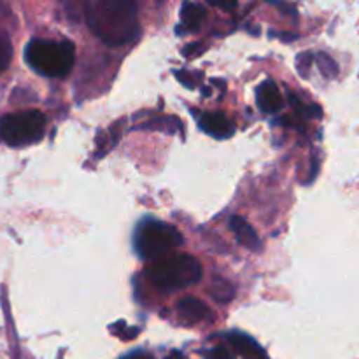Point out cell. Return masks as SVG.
<instances>
[{"mask_svg": "<svg viewBox=\"0 0 359 359\" xmlns=\"http://www.w3.org/2000/svg\"><path fill=\"white\" fill-rule=\"evenodd\" d=\"M86 23L107 46H123L139 35L137 0H88Z\"/></svg>", "mask_w": 359, "mask_h": 359, "instance_id": "obj_1", "label": "cell"}, {"mask_svg": "<svg viewBox=\"0 0 359 359\" xmlns=\"http://www.w3.org/2000/svg\"><path fill=\"white\" fill-rule=\"evenodd\" d=\"M146 276L160 291L174 293L198 283L202 279V265L189 255H170L149 263Z\"/></svg>", "mask_w": 359, "mask_h": 359, "instance_id": "obj_2", "label": "cell"}, {"mask_svg": "<svg viewBox=\"0 0 359 359\" xmlns=\"http://www.w3.org/2000/svg\"><path fill=\"white\" fill-rule=\"evenodd\" d=\"M25 60L44 77H65L76 62V49L69 41L34 39L25 48Z\"/></svg>", "mask_w": 359, "mask_h": 359, "instance_id": "obj_3", "label": "cell"}, {"mask_svg": "<svg viewBox=\"0 0 359 359\" xmlns=\"http://www.w3.org/2000/svg\"><path fill=\"white\" fill-rule=\"evenodd\" d=\"M182 244L181 231L175 226L156 219H146L137 226L133 248L144 262H156L165 256L174 255Z\"/></svg>", "mask_w": 359, "mask_h": 359, "instance_id": "obj_4", "label": "cell"}, {"mask_svg": "<svg viewBox=\"0 0 359 359\" xmlns=\"http://www.w3.org/2000/svg\"><path fill=\"white\" fill-rule=\"evenodd\" d=\"M46 116L41 111L13 112L0 119V139L13 147L30 146L44 135Z\"/></svg>", "mask_w": 359, "mask_h": 359, "instance_id": "obj_5", "label": "cell"}, {"mask_svg": "<svg viewBox=\"0 0 359 359\" xmlns=\"http://www.w3.org/2000/svg\"><path fill=\"white\" fill-rule=\"evenodd\" d=\"M256 102H258V107L266 114H276L284 107V98L273 81H263L259 84L256 90Z\"/></svg>", "mask_w": 359, "mask_h": 359, "instance_id": "obj_6", "label": "cell"}, {"mask_svg": "<svg viewBox=\"0 0 359 359\" xmlns=\"http://www.w3.org/2000/svg\"><path fill=\"white\" fill-rule=\"evenodd\" d=\"M198 125L203 132L216 139H228L235 132L233 123L221 112H205L198 118Z\"/></svg>", "mask_w": 359, "mask_h": 359, "instance_id": "obj_7", "label": "cell"}, {"mask_svg": "<svg viewBox=\"0 0 359 359\" xmlns=\"http://www.w3.org/2000/svg\"><path fill=\"white\" fill-rule=\"evenodd\" d=\"M177 311L186 325H198V323H203L209 318H212L210 309L203 302L196 300V298H184V300H181L177 305Z\"/></svg>", "mask_w": 359, "mask_h": 359, "instance_id": "obj_8", "label": "cell"}, {"mask_svg": "<svg viewBox=\"0 0 359 359\" xmlns=\"http://www.w3.org/2000/svg\"><path fill=\"white\" fill-rule=\"evenodd\" d=\"M228 342L231 344L235 353L241 354L242 359H269L265 351H263L251 337L244 335V333H230V335H228Z\"/></svg>", "mask_w": 359, "mask_h": 359, "instance_id": "obj_9", "label": "cell"}, {"mask_svg": "<svg viewBox=\"0 0 359 359\" xmlns=\"http://www.w3.org/2000/svg\"><path fill=\"white\" fill-rule=\"evenodd\" d=\"M230 228L235 233V237H237V241L241 242L244 248L251 249V251H259V249H262V241H259V237L256 235L255 228H252L244 217H230Z\"/></svg>", "mask_w": 359, "mask_h": 359, "instance_id": "obj_10", "label": "cell"}, {"mask_svg": "<svg viewBox=\"0 0 359 359\" xmlns=\"http://www.w3.org/2000/svg\"><path fill=\"white\" fill-rule=\"evenodd\" d=\"M205 7L198 6V4L186 2L181 9V23H182V32H195L202 27V23L205 21Z\"/></svg>", "mask_w": 359, "mask_h": 359, "instance_id": "obj_11", "label": "cell"}, {"mask_svg": "<svg viewBox=\"0 0 359 359\" xmlns=\"http://www.w3.org/2000/svg\"><path fill=\"white\" fill-rule=\"evenodd\" d=\"M210 294H212L214 300L219 302V304H226V302H230L231 298H233L235 291L226 280H217V283L210 287Z\"/></svg>", "mask_w": 359, "mask_h": 359, "instance_id": "obj_12", "label": "cell"}, {"mask_svg": "<svg viewBox=\"0 0 359 359\" xmlns=\"http://www.w3.org/2000/svg\"><path fill=\"white\" fill-rule=\"evenodd\" d=\"M13 60V46L6 35H0V74L6 72Z\"/></svg>", "mask_w": 359, "mask_h": 359, "instance_id": "obj_13", "label": "cell"}, {"mask_svg": "<svg viewBox=\"0 0 359 359\" xmlns=\"http://www.w3.org/2000/svg\"><path fill=\"white\" fill-rule=\"evenodd\" d=\"M318 62H319V69H321V72L325 74L326 77H333L337 72H339L337 63L333 62L328 55H325V53H321V55L318 56Z\"/></svg>", "mask_w": 359, "mask_h": 359, "instance_id": "obj_14", "label": "cell"}, {"mask_svg": "<svg viewBox=\"0 0 359 359\" xmlns=\"http://www.w3.org/2000/svg\"><path fill=\"white\" fill-rule=\"evenodd\" d=\"M205 359H235V356H233V353L230 351V347L216 346L205 354Z\"/></svg>", "mask_w": 359, "mask_h": 359, "instance_id": "obj_15", "label": "cell"}, {"mask_svg": "<svg viewBox=\"0 0 359 359\" xmlns=\"http://www.w3.org/2000/svg\"><path fill=\"white\" fill-rule=\"evenodd\" d=\"M212 6H217L221 7L223 11H233L235 7H237V2L238 0H209Z\"/></svg>", "mask_w": 359, "mask_h": 359, "instance_id": "obj_16", "label": "cell"}, {"mask_svg": "<svg viewBox=\"0 0 359 359\" xmlns=\"http://www.w3.org/2000/svg\"><path fill=\"white\" fill-rule=\"evenodd\" d=\"M123 359H154L151 354L144 353V351H135V353L128 354V356H125Z\"/></svg>", "mask_w": 359, "mask_h": 359, "instance_id": "obj_17", "label": "cell"}, {"mask_svg": "<svg viewBox=\"0 0 359 359\" xmlns=\"http://www.w3.org/2000/svg\"><path fill=\"white\" fill-rule=\"evenodd\" d=\"M165 359H186V356H184V354L177 353V351H174V353H170V354H168V356L165 358Z\"/></svg>", "mask_w": 359, "mask_h": 359, "instance_id": "obj_18", "label": "cell"}]
</instances>
